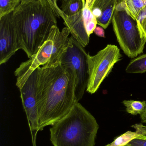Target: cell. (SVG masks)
Returning a JSON list of instances; mask_svg holds the SVG:
<instances>
[{
	"mask_svg": "<svg viewBox=\"0 0 146 146\" xmlns=\"http://www.w3.org/2000/svg\"><path fill=\"white\" fill-rule=\"evenodd\" d=\"M75 88L73 73L61 63L52 67L38 68V131L61 120L78 103Z\"/></svg>",
	"mask_w": 146,
	"mask_h": 146,
	"instance_id": "cell-1",
	"label": "cell"
},
{
	"mask_svg": "<svg viewBox=\"0 0 146 146\" xmlns=\"http://www.w3.org/2000/svg\"><path fill=\"white\" fill-rule=\"evenodd\" d=\"M57 17L47 0L20 3L12 13L20 48L28 58L37 53L51 28L57 25Z\"/></svg>",
	"mask_w": 146,
	"mask_h": 146,
	"instance_id": "cell-2",
	"label": "cell"
},
{
	"mask_svg": "<svg viewBox=\"0 0 146 146\" xmlns=\"http://www.w3.org/2000/svg\"><path fill=\"white\" fill-rule=\"evenodd\" d=\"M99 126L93 115L79 102L50 129L54 146H94Z\"/></svg>",
	"mask_w": 146,
	"mask_h": 146,
	"instance_id": "cell-3",
	"label": "cell"
},
{
	"mask_svg": "<svg viewBox=\"0 0 146 146\" xmlns=\"http://www.w3.org/2000/svg\"><path fill=\"white\" fill-rule=\"evenodd\" d=\"M70 34L67 27L61 31L57 25L53 26L47 40L37 53L16 68L14 72L16 85L23 82L39 67L50 68L61 63L62 56L68 46Z\"/></svg>",
	"mask_w": 146,
	"mask_h": 146,
	"instance_id": "cell-4",
	"label": "cell"
},
{
	"mask_svg": "<svg viewBox=\"0 0 146 146\" xmlns=\"http://www.w3.org/2000/svg\"><path fill=\"white\" fill-rule=\"evenodd\" d=\"M111 22L117 42L127 56L135 58L143 53L146 38L142 36L136 20L118 1Z\"/></svg>",
	"mask_w": 146,
	"mask_h": 146,
	"instance_id": "cell-5",
	"label": "cell"
},
{
	"mask_svg": "<svg viewBox=\"0 0 146 146\" xmlns=\"http://www.w3.org/2000/svg\"><path fill=\"white\" fill-rule=\"evenodd\" d=\"M122 58L120 49L114 44H108L95 55H90L88 53L89 78L87 92L91 94L96 93L115 64L121 60Z\"/></svg>",
	"mask_w": 146,
	"mask_h": 146,
	"instance_id": "cell-6",
	"label": "cell"
},
{
	"mask_svg": "<svg viewBox=\"0 0 146 146\" xmlns=\"http://www.w3.org/2000/svg\"><path fill=\"white\" fill-rule=\"evenodd\" d=\"M88 54L85 48L70 36L67 48L61 60V64L70 68L74 74L75 95L78 102L83 98L88 84Z\"/></svg>",
	"mask_w": 146,
	"mask_h": 146,
	"instance_id": "cell-7",
	"label": "cell"
},
{
	"mask_svg": "<svg viewBox=\"0 0 146 146\" xmlns=\"http://www.w3.org/2000/svg\"><path fill=\"white\" fill-rule=\"evenodd\" d=\"M37 68L23 82L16 85L19 90L24 110L32 131H38V113L37 98Z\"/></svg>",
	"mask_w": 146,
	"mask_h": 146,
	"instance_id": "cell-8",
	"label": "cell"
},
{
	"mask_svg": "<svg viewBox=\"0 0 146 146\" xmlns=\"http://www.w3.org/2000/svg\"><path fill=\"white\" fill-rule=\"evenodd\" d=\"M20 49L11 13L0 18V64L6 63Z\"/></svg>",
	"mask_w": 146,
	"mask_h": 146,
	"instance_id": "cell-9",
	"label": "cell"
},
{
	"mask_svg": "<svg viewBox=\"0 0 146 146\" xmlns=\"http://www.w3.org/2000/svg\"><path fill=\"white\" fill-rule=\"evenodd\" d=\"M63 19L64 25L70 32L71 36L85 48L90 42V36L86 31L82 10L72 16L65 15Z\"/></svg>",
	"mask_w": 146,
	"mask_h": 146,
	"instance_id": "cell-10",
	"label": "cell"
},
{
	"mask_svg": "<svg viewBox=\"0 0 146 146\" xmlns=\"http://www.w3.org/2000/svg\"><path fill=\"white\" fill-rule=\"evenodd\" d=\"M117 1L118 0H111L101 9L102 15L97 19V25L104 29H106L111 23Z\"/></svg>",
	"mask_w": 146,
	"mask_h": 146,
	"instance_id": "cell-11",
	"label": "cell"
},
{
	"mask_svg": "<svg viewBox=\"0 0 146 146\" xmlns=\"http://www.w3.org/2000/svg\"><path fill=\"white\" fill-rule=\"evenodd\" d=\"M128 14L137 19L141 10L146 6V0H118Z\"/></svg>",
	"mask_w": 146,
	"mask_h": 146,
	"instance_id": "cell-12",
	"label": "cell"
},
{
	"mask_svg": "<svg viewBox=\"0 0 146 146\" xmlns=\"http://www.w3.org/2000/svg\"><path fill=\"white\" fill-rule=\"evenodd\" d=\"M61 9L67 16H72L81 11L84 7L82 0H62Z\"/></svg>",
	"mask_w": 146,
	"mask_h": 146,
	"instance_id": "cell-13",
	"label": "cell"
},
{
	"mask_svg": "<svg viewBox=\"0 0 146 146\" xmlns=\"http://www.w3.org/2000/svg\"><path fill=\"white\" fill-rule=\"evenodd\" d=\"M82 14L86 31L88 36H90L97 27V18L93 15L91 9L86 5L82 9Z\"/></svg>",
	"mask_w": 146,
	"mask_h": 146,
	"instance_id": "cell-14",
	"label": "cell"
},
{
	"mask_svg": "<svg viewBox=\"0 0 146 146\" xmlns=\"http://www.w3.org/2000/svg\"><path fill=\"white\" fill-rule=\"evenodd\" d=\"M129 74H143L146 72V54L132 60L126 68Z\"/></svg>",
	"mask_w": 146,
	"mask_h": 146,
	"instance_id": "cell-15",
	"label": "cell"
},
{
	"mask_svg": "<svg viewBox=\"0 0 146 146\" xmlns=\"http://www.w3.org/2000/svg\"><path fill=\"white\" fill-rule=\"evenodd\" d=\"M122 103L126 107L127 112L133 115H141L145 111L146 108V101L124 100Z\"/></svg>",
	"mask_w": 146,
	"mask_h": 146,
	"instance_id": "cell-16",
	"label": "cell"
},
{
	"mask_svg": "<svg viewBox=\"0 0 146 146\" xmlns=\"http://www.w3.org/2000/svg\"><path fill=\"white\" fill-rule=\"evenodd\" d=\"M139 136L140 135L137 131H128L116 137L113 142L105 146H125L131 141Z\"/></svg>",
	"mask_w": 146,
	"mask_h": 146,
	"instance_id": "cell-17",
	"label": "cell"
},
{
	"mask_svg": "<svg viewBox=\"0 0 146 146\" xmlns=\"http://www.w3.org/2000/svg\"><path fill=\"white\" fill-rule=\"evenodd\" d=\"M20 3V0H0V18L13 13Z\"/></svg>",
	"mask_w": 146,
	"mask_h": 146,
	"instance_id": "cell-18",
	"label": "cell"
},
{
	"mask_svg": "<svg viewBox=\"0 0 146 146\" xmlns=\"http://www.w3.org/2000/svg\"><path fill=\"white\" fill-rule=\"evenodd\" d=\"M50 5L54 11L55 14L58 18H62L63 19L65 16V14L63 13L61 8L58 7L57 3V0H47Z\"/></svg>",
	"mask_w": 146,
	"mask_h": 146,
	"instance_id": "cell-19",
	"label": "cell"
},
{
	"mask_svg": "<svg viewBox=\"0 0 146 146\" xmlns=\"http://www.w3.org/2000/svg\"><path fill=\"white\" fill-rule=\"evenodd\" d=\"M125 146H146V136L140 135L131 141Z\"/></svg>",
	"mask_w": 146,
	"mask_h": 146,
	"instance_id": "cell-20",
	"label": "cell"
},
{
	"mask_svg": "<svg viewBox=\"0 0 146 146\" xmlns=\"http://www.w3.org/2000/svg\"><path fill=\"white\" fill-rule=\"evenodd\" d=\"M132 127L135 129L141 135H145L146 136V126L143 125L142 123H136L132 125Z\"/></svg>",
	"mask_w": 146,
	"mask_h": 146,
	"instance_id": "cell-21",
	"label": "cell"
},
{
	"mask_svg": "<svg viewBox=\"0 0 146 146\" xmlns=\"http://www.w3.org/2000/svg\"><path fill=\"white\" fill-rule=\"evenodd\" d=\"M138 25L142 36L146 38V18Z\"/></svg>",
	"mask_w": 146,
	"mask_h": 146,
	"instance_id": "cell-22",
	"label": "cell"
},
{
	"mask_svg": "<svg viewBox=\"0 0 146 146\" xmlns=\"http://www.w3.org/2000/svg\"><path fill=\"white\" fill-rule=\"evenodd\" d=\"M145 18H146V6L141 10L136 19L138 25Z\"/></svg>",
	"mask_w": 146,
	"mask_h": 146,
	"instance_id": "cell-23",
	"label": "cell"
},
{
	"mask_svg": "<svg viewBox=\"0 0 146 146\" xmlns=\"http://www.w3.org/2000/svg\"><path fill=\"white\" fill-rule=\"evenodd\" d=\"M93 32L98 36L101 37H105V36L104 28L102 27L97 26Z\"/></svg>",
	"mask_w": 146,
	"mask_h": 146,
	"instance_id": "cell-24",
	"label": "cell"
},
{
	"mask_svg": "<svg viewBox=\"0 0 146 146\" xmlns=\"http://www.w3.org/2000/svg\"><path fill=\"white\" fill-rule=\"evenodd\" d=\"M95 1L96 0H85V5L89 7L91 9H92Z\"/></svg>",
	"mask_w": 146,
	"mask_h": 146,
	"instance_id": "cell-25",
	"label": "cell"
},
{
	"mask_svg": "<svg viewBox=\"0 0 146 146\" xmlns=\"http://www.w3.org/2000/svg\"><path fill=\"white\" fill-rule=\"evenodd\" d=\"M140 118L142 123H146V108L145 111L140 115Z\"/></svg>",
	"mask_w": 146,
	"mask_h": 146,
	"instance_id": "cell-26",
	"label": "cell"
},
{
	"mask_svg": "<svg viewBox=\"0 0 146 146\" xmlns=\"http://www.w3.org/2000/svg\"><path fill=\"white\" fill-rule=\"evenodd\" d=\"M36 1L37 0H20V3L21 4H26V3H30Z\"/></svg>",
	"mask_w": 146,
	"mask_h": 146,
	"instance_id": "cell-27",
	"label": "cell"
},
{
	"mask_svg": "<svg viewBox=\"0 0 146 146\" xmlns=\"http://www.w3.org/2000/svg\"><path fill=\"white\" fill-rule=\"evenodd\" d=\"M82 2H83V4L84 6H85V0H82Z\"/></svg>",
	"mask_w": 146,
	"mask_h": 146,
	"instance_id": "cell-28",
	"label": "cell"
},
{
	"mask_svg": "<svg viewBox=\"0 0 146 146\" xmlns=\"http://www.w3.org/2000/svg\"><path fill=\"white\" fill-rule=\"evenodd\" d=\"M61 1H62V0H61Z\"/></svg>",
	"mask_w": 146,
	"mask_h": 146,
	"instance_id": "cell-29",
	"label": "cell"
},
{
	"mask_svg": "<svg viewBox=\"0 0 146 146\" xmlns=\"http://www.w3.org/2000/svg\"></svg>",
	"mask_w": 146,
	"mask_h": 146,
	"instance_id": "cell-30",
	"label": "cell"
}]
</instances>
